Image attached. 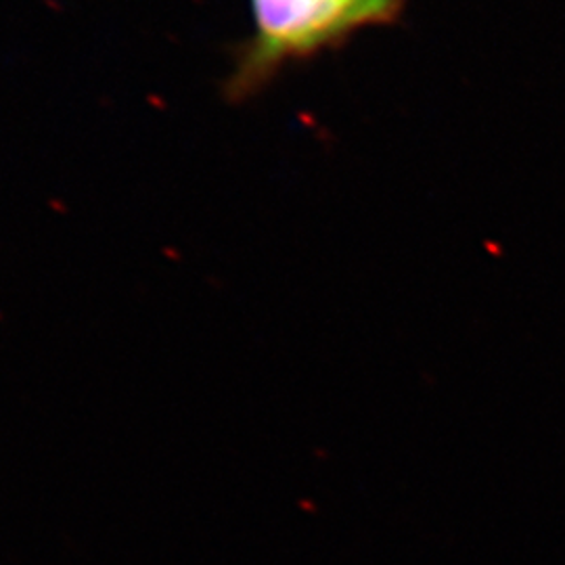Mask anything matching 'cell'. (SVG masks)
<instances>
[{
    "instance_id": "obj_1",
    "label": "cell",
    "mask_w": 565,
    "mask_h": 565,
    "mask_svg": "<svg viewBox=\"0 0 565 565\" xmlns=\"http://www.w3.org/2000/svg\"><path fill=\"white\" fill-rule=\"evenodd\" d=\"M408 0H249L254 34L243 46L228 95L260 90L289 63L338 49L369 28L401 20Z\"/></svg>"
}]
</instances>
